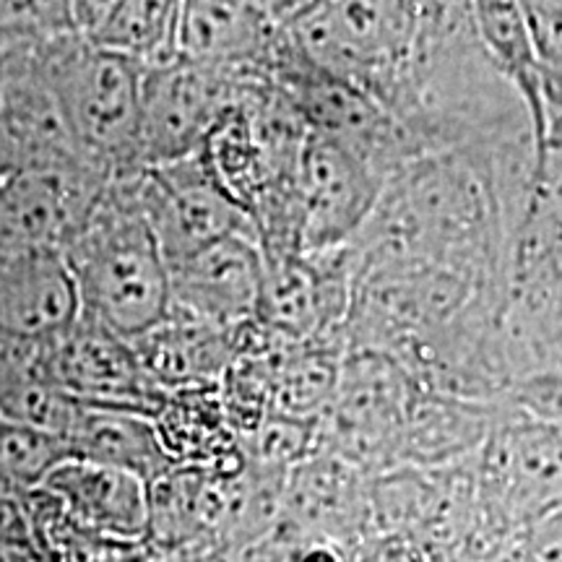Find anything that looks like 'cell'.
<instances>
[{
    "mask_svg": "<svg viewBox=\"0 0 562 562\" xmlns=\"http://www.w3.org/2000/svg\"><path fill=\"white\" fill-rule=\"evenodd\" d=\"M351 266L430 263L508 290V243L495 172L463 154H427L385 186L360 235Z\"/></svg>",
    "mask_w": 562,
    "mask_h": 562,
    "instance_id": "1",
    "label": "cell"
},
{
    "mask_svg": "<svg viewBox=\"0 0 562 562\" xmlns=\"http://www.w3.org/2000/svg\"><path fill=\"white\" fill-rule=\"evenodd\" d=\"M81 313L136 339L170 313V266L140 209L133 172L112 175L100 203L63 248Z\"/></svg>",
    "mask_w": 562,
    "mask_h": 562,
    "instance_id": "2",
    "label": "cell"
},
{
    "mask_svg": "<svg viewBox=\"0 0 562 562\" xmlns=\"http://www.w3.org/2000/svg\"><path fill=\"white\" fill-rule=\"evenodd\" d=\"M37 68L76 146L112 175L136 172L146 70L74 30L42 42Z\"/></svg>",
    "mask_w": 562,
    "mask_h": 562,
    "instance_id": "3",
    "label": "cell"
},
{
    "mask_svg": "<svg viewBox=\"0 0 562 562\" xmlns=\"http://www.w3.org/2000/svg\"><path fill=\"white\" fill-rule=\"evenodd\" d=\"M419 3H294L286 40L313 68L389 108L409 63Z\"/></svg>",
    "mask_w": 562,
    "mask_h": 562,
    "instance_id": "4",
    "label": "cell"
},
{
    "mask_svg": "<svg viewBox=\"0 0 562 562\" xmlns=\"http://www.w3.org/2000/svg\"><path fill=\"white\" fill-rule=\"evenodd\" d=\"M472 474L484 524L508 544L516 533L562 513V427L501 404L474 453Z\"/></svg>",
    "mask_w": 562,
    "mask_h": 562,
    "instance_id": "5",
    "label": "cell"
},
{
    "mask_svg": "<svg viewBox=\"0 0 562 562\" xmlns=\"http://www.w3.org/2000/svg\"><path fill=\"white\" fill-rule=\"evenodd\" d=\"M417 383L381 351H347L328 409L318 419V451L381 476L402 467V440Z\"/></svg>",
    "mask_w": 562,
    "mask_h": 562,
    "instance_id": "6",
    "label": "cell"
},
{
    "mask_svg": "<svg viewBox=\"0 0 562 562\" xmlns=\"http://www.w3.org/2000/svg\"><path fill=\"white\" fill-rule=\"evenodd\" d=\"M271 79L297 110L307 131L355 154L381 178L391 180L422 157L414 138L381 102L302 60L286 40V30Z\"/></svg>",
    "mask_w": 562,
    "mask_h": 562,
    "instance_id": "7",
    "label": "cell"
},
{
    "mask_svg": "<svg viewBox=\"0 0 562 562\" xmlns=\"http://www.w3.org/2000/svg\"><path fill=\"white\" fill-rule=\"evenodd\" d=\"M133 182L167 266L229 235L256 237L250 220L224 191L203 151L136 170Z\"/></svg>",
    "mask_w": 562,
    "mask_h": 562,
    "instance_id": "8",
    "label": "cell"
},
{
    "mask_svg": "<svg viewBox=\"0 0 562 562\" xmlns=\"http://www.w3.org/2000/svg\"><path fill=\"white\" fill-rule=\"evenodd\" d=\"M243 83L248 81L188 60L146 70L136 170L201 151L209 133L237 100Z\"/></svg>",
    "mask_w": 562,
    "mask_h": 562,
    "instance_id": "9",
    "label": "cell"
},
{
    "mask_svg": "<svg viewBox=\"0 0 562 562\" xmlns=\"http://www.w3.org/2000/svg\"><path fill=\"white\" fill-rule=\"evenodd\" d=\"M45 360L55 385L76 404L154 417L167 396L146 372L133 341L87 313L45 344Z\"/></svg>",
    "mask_w": 562,
    "mask_h": 562,
    "instance_id": "10",
    "label": "cell"
},
{
    "mask_svg": "<svg viewBox=\"0 0 562 562\" xmlns=\"http://www.w3.org/2000/svg\"><path fill=\"white\" fill-rule=\"evenodd\" d=\"M389 186L370 165L307 131L297 172V248L321 256L347 245L375 211Z\"/></svg>",
    "mask_w": 562,
    "mask_h": 562,
    "instance_id": "11",
    "label": "cell"
},
{
    "mask_svg": "<svg viewBox=\"0 0 562 562\" xmlns=\"http://www.w3.org/2000/svg\"><path fill=\"white\" fill-rule=\"evenodd\" d=\"M273 533L357 552L375 537L372 476L328 451L311 453L286 474Z\"/></svg>",
    "mask_w": 562,
    "mask_h": 562,
    "instance_id": "12",
    "label": "cell"
},
{
    "mask_svg": "<svg viewBox=\"0 0 562 562\" xmlns=\"http://www.w3.org/2000/svg\"><path fill=\"white\" fill-rule=\"evenodd\" d=\"M294 3H180L178 60L271 79Z\"/></svg>",
    "mask_w": 562,
    "mask_h": 562,
    "instance_id": "13",
    "label": "cell"
},
{
    "mask_svg": "<svg viewBox=\"0 0 562 562\" xmlns=\"http://www.w3.org/2000/svg\"><path fill=\"white\" fill-rule=\"evenodd\" d=\"M263 252L252 235H229L170 266V307L240 331L258 321Z\"/></svg>",
    "mask_w": 562,
    "mask_h": 562,
    "instance_id": "14",
    "label": "cell"
},
{
    "mask_svg": "<svg viewBox=\"0 0 562 562\" xmlns=\"http://www.w3.org/2000/svg\"><path fill=\"white\" fill-rule=\"evenodd\" d=\"M81 315L74 273L60 250L0 258V336L47 344Z\"/></svg>",
    "mask_w": 562,
    "mask_h": 562,
    "instance_id": "15",
    "label": "cell"
},
{
    "mask_svg": "<svg viewBox=\"0 0 562 562\" xmlns=\"http://www.w3.org/2000/svg\"><path fill=\"white\" fill-rule=\"evenodd\" d=\"M42 490L50 492L70 521L91 537L112 544H146L149 495L138 476L70 459L47 476Z\"/></svg>",
    "mask_w": 562,
    "mask_h": 562,
    "instance_id": "16",
    "label": "cell"
},
{
    "mask_svg": "<svg viewBox=\"0 0 562 562\" xmlns=\"http://www.w3.org/2000/svg\"><path fill=\"white\" fill-rule=\"evenodd\" d=\"M151 381L165 393L216 389L240 355L237 331L172 311L146 334L131 339Z\"/></svg>",
    "mask_w": 562,
    "mask_h": 562,
    "instance_id": "17",
    "label": "cell"
},
{
    "mask_svg": "<svg viewBox=\"0 0 562 562\" xmlns=\"http://www.w3.org/2000/svg\"><path fill=\"white\" fill-rule=\"evenodd\" d=\"M178 9L149 0L70 3V26L89 45L154 70L178 60Z\"/></svg>",
    "mask_w": 562,
    "mask_h": 562,
    "instance_id": "18",
    "label": "cell"
},
{
    "mask_svg": "<svg viewBox=\"0 0 562 562\" xmlns=\"http://www.w3.org/2000/svg\"><path fill=\"white\" fill-rule=\"evenodd\" d=\"M63 438L74 459L133 474L146 487L175 467L151 417L138 412L79 404Z\"/></svg>",
    "mask_w": 562,
    "mask_h": 562,
    "instance_id": "19",
    "label": "cell"
},
{
    "mask_svg": "<svg viewBox=\"0 0 562 562\" xmlns=\"http://www.w3.org/2000/svg\"><path fill=\"white\" fill-rule=\"evenodd\" d=\"M151 422L175 467H220L240 459L220 385L167 393Z\"/></svg>",
    "mask_w": 562,
    "mask_h": 562,
    "instance_id": "20",
    "label": "cell"
},
{
    "mask_svg": "<svg viewBox=\"0 0 562 562\" xmlns=\"http://www.w3.org/2000/svg\"><path fill=\"white\" fill-rule=\"evenodd\" d=\"M474 24L480 32V40L487 50L490 60L501 70V76L510 83L518 100L524 102L529 112L531 131H533V149L537 157L542 154L547 136V108L542 66H539L537 47L526 21L521 3H472Z\"/></svg>",
    "mask_w": 562,
    "mask_h": 562,
    "instance_id": "21",
    "label": "cell"
},
{
    "mask_svg": "<svg viewBox=\"0 0 562 562\" xmlns=\"http://www.w3.org/2000/svg\"><path fill=\"white\" fill-rule=\"evenodd\" d=\"M79 404L55 385L45 344L0 336V422L66 435Z\"/></svg>",
    "mask_w": 562,
    "mask_h": 562,
    "instance_id": "22",
    "label": "cell"
},
{
    "mask_svg": "<svg viewBox=\"0 0 562 562\" xmlns=\"http://www.w3.org/2000/svg\"><path fill=\"white\" fill-rule=\"evenodd\" d=\"M70 459L63 435L0 422V490L16 497L30 495Z\"/></svg>",
    "mask_w": 562,
    "mask_h": 562,
    "instance_id": "23",
    "label": "cell"
},
{
    "mask_svg": "<svg viewBox=\"0 0 562 562\" xmlns=\"http://www.w3.org/2000/svg\"><path fill=\"white\" fill-rule=\"evenodd\" d=\"M542 66L547 108L562 110V3H521Z\"/></svg>",
    "mask_w": 562,
    "mask_h": 562,
    "instance_id": "24",
    "label": "cell"
},
{
    "mask_svg": "<svg viewBox=\"0 0 562 562\" xmlns=\"http://www.w3.org/2000/svg\"><path fill=\"white\" fill-rule=\"evenodd\" d=\"M355 552L328 542H305L271 533L266 542L245 552V562H351Z\"/></svg>",
    "mask_w": 562,
    "mask_h": 562,
    "instance_id": "25",
    "label": "cell"
},
{
    "mask_svg": "<svg viewBox=\"0 0 562 562\" xmlns=\"http://www.w3.org/2000/svg\"><path fill=\"white\" fill-rule=\"evenodd\" d=\"M351 562H432L427 552L409 539L389 537V533H375L355 552Z\"/></svg>",
    "mask_w": 562,
    "mask_h": 562,
    "instance_id": "26",
    "label": "cell"
},
{
    "mask_svg": "<svg viewBox=\"0 0 562 562\" xmlns=\"http://www.w3.org/2000/svg\"><path fill=\"white\" fill-rule=\"evenodd\" d=\"M19 521V497L11 492L0 490V537L11 531Z\"/></svg>",
    "mask_w": 562,
    "mask_h": 562,
    "instance_id": "27",
    "label": "cell"
},
{
    "mask_svg": "<svg viewBox=\"0 0 562 562\" xmlns=\"http://www.w3.org/2000/svg\"><path fill=\"white\" fill-rule=\"evenodd\" d=\"M193 562H245V552L206 550V552L193 554Z\"/></svg>",
    "mask_w": 562,
    "mask_h": 562,
    "instance_id": "28",
    "label": "cell"
},
{
    "mask_svg": "<svg viewBox=\"0 0 562 562\" xmlns=\"http://www.w3.org/2000/svg\"><path fill=\"white\" fill-rule=\"evenodd\" d=\"M138 562H193V554H159V552H151L149 558L138 560Z\"/></svg>",
    "mask_w": 562,
    "mask_h": 562,
    "instance_id": "29",
    "label": "cell"
}]
</instances>
